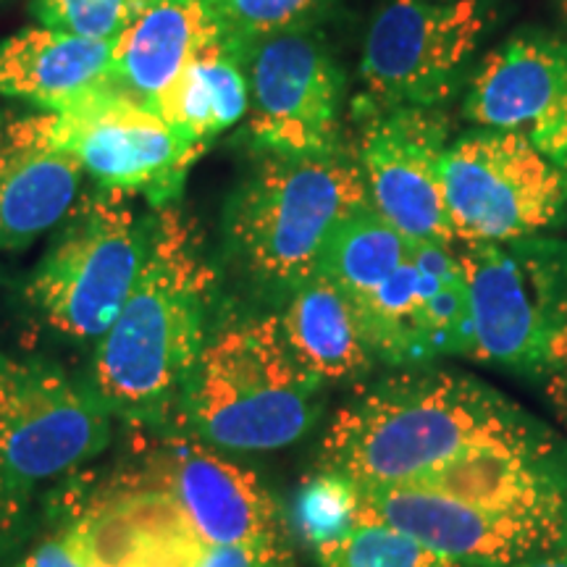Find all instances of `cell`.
Segmentation results:
<instances>
[{
    "mask_svg": "<svg viewBox=\"0 0 567 567\" xmlns=\"http://www.w3.org/2000/svg\"><path fill=\"white\" fill-rule=\"evenodd\" d=\"M473 358L534 381L567 415V243L523 237L460 245Z\"/></svg>",
    "mask_w": 567,
    "mask_h": 567,
    "instance_id": "cell-5",
    "label": "cell"
},
{
    "mask_svg": "<svg viewBox=\"0 0 567 567\" xmlns=\"http://www.w3.org/2000/svg\"><path fill=\"white\" fill-rule=\"evenodd\" d=\"M465 116L478 130L513 132L567 174V40L520 34L484 59Z\"/></svg>",
    "mask_w": 567,
    "mask_h": 567,
    "instance_id": "cell-15",
    "label": "cell"
},
{
    "mask_svg": "<svg viewBox=\"0 0 567 567\" xmlns=\"http://www.w3.org/2000/svg\"><path fill=\"white\" fill-rule=\"evenodd\" d=\"M551 450L542 423L473 375L402 371L339 410L318 467L358 486H408L473 457Z\"/></svg>",
    "mask_w": 567,
    "mask_h": 567,
    "instance_id": "cell-1",
    "label": "cell"
},
{
    "mask_svg": "<svg viewBox=\"0 0 567 567\" xmlns=\"http://www.w3.org/2000/svg\"><path fill=\"white\" fill-rule=\"evenodd\" d=\"M82 163L48 137L40 113L6 124L0 142V250L30 245L80 200Z\"/></svg>",
    "mask_w": 567,
    "mask_h": 567,
    "instance_id": "cell-17",
    "label": "cell"
},
{
    "mask_svg": "<svg viewBox=\"0 0 567 567\" xmlns=\"http://www.w3.org/2000/svg\"><path fill=\"white\" fill-rule=\"evenodd\" d=\"M126 488L153 496L208 544H289L281 507L243 465L205 444L174 442L142 460Z\"/></svg>",
    "mask_w": 567,
    "mask_h": 567,
    "instance_id": "cell-13",
    "label": "cell"
},
{
    "mask_svg": "<svg viewBox=\"0 0 567 567\" xmlns=\"http://www.w3.org/2000/svg\"><path fill=\"white\" fill-rule=\"evenodd\" d=\"M27 507V484L13 478L11 473L0 471V547L13 536L19 528L21 515Z\"/></svg>",
    "mask_w": 567,
    "mask_h": 567,
    "instance_id": "cell-29",
    "label": "cell"
},
{
    "mask_svg": "<svg viewBox=\"0 0 567 567\" xmlns=\"http://www.w3.org/2000/svg\"><path fill=\"white\" fill-rule=\"evenodd\" d=\"M82 520L95 555L118 567H292L289 544H208L126 486Z\"/></svg>",
    "mask_w": 567,
    "mask_h": 567,
    "instance_id": "cell-16",
    "label": "cell"
},
{
    "mask_svg": "<svg viewBox=\"0 0 567 567\" xmlns=\"http://www.w3.org/2000/svg\"><path fill=\"white\" fill-rule=\"evenodd\" d=\"M360 520L358 484L342 473L321 471L308 478L295 502V530L308 547H323Z\"/></svg>",
    "mask_w": 567,
    "mask_h": 567,
    "instance_id": "cell-26",
    "label": "cell"
},
{
    "mask_svg": "<svg viewBox=\"0 0 567 567\" xmlns=\"http://www.w3.org/2000/svg\"><path fill=\"white\" fill-rule=\"evenodd\" d=\"M413 243L371 208L352 210L337 226L318 264V274L360 302L410 258Z\"/></svg>",
    "mask_w": 567,
    "mask_h": 567,
    "instance_id": "cell-22",
    "label": "cell"
},
{
    "mask_svg": "<svg viewBox=\"0 0 567 567\" xmlns=\"http://www.w3.org/2000/svg\"><path fill=\"white\" fill-rule=\"evenodd\" d=\"M321 389L287 350L276 316L245 318L208 337L174 415L210 446L271 452L313 429Z\"/></svg>",
    "mask_w": 567,
    "mask_h": 567,
    "instance_id": "cell-3",
    "label": "cell"
},
{
    "mask_svg": "<svg viewBox=\"0 0 567 567\" xmlns=\"http://www.w3.org/2000/svg\"><path fill=\"white\" fill-rule=\"evenodd\" d=\"M360 517L405 530L465 567H509L567 544V513L509 509L423 486H358Z\"/></svg>",
    "mask_w": 567,
    "mask_h": 567,
    "instance_id": "cell-12",
    "label": "cell"
},
{
    "mask_svg": "<svg viewBox=\"0 0 567 567\" xmlns=\"http://www.w3.org/2000/svg\"><path fill=\"white\" fill-rule=\"evenodd\" d=\"M565 3H567V0H565Z\"/></svg>",
    "mask_w": 567,
    "mask_h": 567,
    "instance_id": "cell-33",
    "label": "cell"
},
{
    "mask_svg": "<svg viewBox=\"0 0 567 567\" xmlns=\"http://www.w3.org/2000/svg\"><path fill=\"white\" fill-rule=\"evenodd\" d=\"M87 544H90V538H87ZM87 567H118V565H113V563H109V559H103L101 555H95V549L90 547V559H87Z\"/></svg>",
    "mask_w": 567,
    "mask_h": 567,
    "instance_id": "cell-31",
    "label": "cell"
},
{
    "mask_svg": "<svg viewBox=\"0 0 567 567\" xmlns=\"http://www.w3.org/2000/svg\"><path fill=\"white\" fill-rule=\"evenodd\" d=\"M486 27L484 0H389L365 34L358 116L442 109L455 95Z\"/></svg>",
    "mask_w": 567,
    "mask_h": 567,
    "instance_id": "cell-7",
    "label": "cell"
},
{
    "mask_svg": "<svg viewBox=\"0 0 567 567\" xmlns=\"http://www.w3.org/2000/svg\"><path fill=\"white\" fill-rule=\"evenodd\" d=\"M450 142L442 109H394L363 116L354 153L368 203L410 243H457L442 182Z\"/></svg>",
    "mask_w": 567,
    "mask_h": 567,
    "instance_id": "cell-14",
    "label": "cell"
},
{
    "mask_svg": "<svg viewBox=\"0 0 567 567\" xmlns=\"http://www.w3.org/2000/svg\"><path fill=\"white\" fill-rule=\"evenodd\" d=\"M90 559V544H87V528H84L82 517L71 523L69 528L59 530V534L45 538L38 549L24 557L19 567H87Z\"/></svg>",
    "mask_w": 567,
    "mask_h": 567,
    "instance_id": "cell-28",
    "label": "cell"
},
{
    "mask_svg": "<svg viewBox=\"0 0 567 567\" xmlns=\"http://www.w3.org/2000/svg\"><path fill=\"white\" fill-rule=\"evenodd\" d=\"M276 321L287 350L321 386L358 379L373 365L350 297L321 274L289 289Z\"/></svg>",
    "mask_w": 567,
    "mask_h": 567,
    "instance_id": "cell-20",
    "label": "cell"
},
{
    "mask_svg": "<svg viewBox=\"0 0 567 567\" xmlns=\"http://www.w3.org/2000/svg\"><path fill=\"white\" fill-rule=\"evenodd\" d=\"M413 260L421 276V316L429 358L476 352L471 289L452 245L413 243Z\"/></svg>",
    "mask_w": 567,
    "mask_h": 567,
    "instance_id": "cell-23",
    "label": "cell"
},
{
    "mask_svg": "<svg viewBox=\"0 0 567 567\" xmlns=\"http://www.w3.org/2000/svg\"><path fill=\"white\" fill-rule=\"evenodd\" d=\"M3 134H6V118L0 116V142H3Z\"/></svg>",
    "mask_w": 567,
    "mask_h": 567,
    "instance_id": "cell-32",
    "label": "cell"
},
{
    "mask_svg": "<svg viewBox=\"0 0 567 567\" xmlns=\"http://www.w3.org/2000/svg\"><path fill=\"white\" fill-rule=\"evenodd\" d=\"M111 42L27 27L0 42V97L69 111L111 87Z\"/></svg>",
    "mask_w": 567,
    "mask_h": 567,
    "instance_id": "cell-19",
    "label": "cell"
},
{
    "mask_svg": "<svg viewBox=\"0 0 567 567\" xmlns=\"http://www.w3.org/2000/svg\"><path fill=\"white\" fill-rule=\"evenodd\" d=\"M221 38L203 0H147L113 42L111 84L155 109L189 61Z\"/></svg>",
    "mask_w": 567,
    "mask_h": 567,
    "instance_id": "cell-18",
    "label": "cell"
},
{
    "mask_svg": "<svg viewBox=\"0 0 567 567\" xmlns=\"http://www.w3.org/2000/svg\"><path fill=\"white\" fill-rule=\"evenodd\" d=\"M224 38L243 51L276 34L310 30L329 0H203Z\"/></svg>",
    "mask_w": 567,
    "mask_h": 567,
    "instance_id": "cell-25",
    "label": "cell"
},
{
    "mask_svg": "<svg viewBox=\"0 0 567 567\" xmlns=\"http://www.w3.org/2000/svg\"><path fill=\"white\" fill-rule=\"evenodd\" d=\"M247 140L264 155H318L342 147L344 76L310 30L252 45L245 55Z\"/></svg>",
    "mask_w": 567,
    "mask_h": 567,
    "instance_id": "cell-10",
    "label": "cell"
},
{
    "mask_svg": "<svg viewBox=\"0 0 567 567\" xmlns=\"http://www.w3.org/2000/svg\"><path fill=\"white\" fill-rule=\"evenodd\" d=\"M147 0H38L40 24L80 38L116 42Z\"/></svg>",
    "mask_w": 567,
    "mask_h": 567,
    "instance_id": "cell-27",
    "label": "cell"
},
{
    "mask_svg": "<svg viewBox=\"0 0 567 567\" xmlns=\"http://www.w3.org/2000/svg\"><path fill=\"white\" fill-rule=\"evenodd\" d=\"M109 439L111 413L92 386L0 352V471L30 486L95 457Z\"/></svg>",
    "mask_w": 567,
    "mask_h": 567,
    "instance_id": "cell-11",
    "label": "cell"
},
{
    "mask_svg": "<svg viewBox=\"0 0 567 567\" xmlns=\"http://www.w3.org/2000/svg\"><path fill=\"white\" fill-rule=\"evenodd\" d=\"M210 292L195 226L172 203L153 208L147 258L92 363V392L111 415L161 423L176 413L210 337Z\"/></svg>",
    "mask_w": 567,
    "mask_h": 567,
    "instance_id": "cell-2",
    "label": "cell"
},
{
    "mask_svg": "<svg viewBox=\"0 0 567 567\" xmlns=\"http://www.w3.org/2000/svg\"><path fill=\"white\" fill-rule=\"evenodd\" d=\"M509 567H567V544L565 547L542 551V555H534V557L523 559V563H515Z\"/></svg>",
    "mask_w": 567,
    "mask_h": 567,
    "instance_id": "cell-30",
    "label": "cell"
},
{
    "mask_svg": "<svg viewBox=\"0 0 567 567\" xmlns=\"http://www.w3.org/2000/svg\"><path fill=\"white\" fill-rule=\"evenodd\" d=\"M40 122L97 187L142 195L153 208L179 195L189 168L208 151L113 84L69 111H40Z\"/></svg>",
    "mask_w": 567,
    "mask_h": 567,
    "instance_id": "cell-9",
    "label": "cell"
},
{
    "mask_svg": "<svg viewBox=\"0 0 567 567\" xmlns=\"http://www.w3.org/2000/svg\"><path fill=\"white\" fill-rule=\"evenodd\" d=\"M363 205L358 153L266 155L226 205V237L255 281L289 292L318 274L331 234Z\"/></svg>",
    "mask_w": 567,
    "mask_h": 567,
    "instance_id": "cell-4",
    "label": "cell"
},
{
    "mask_svg": "<svg viewBox=\"0 0 567 567\" xmlns=\"http://www.w3.org/2000/svg\"><path fill=\"white\" fill-rule=\"evenodd\" d=\"M318 567H465L405 530L360 517L344 536L316 549Z\"/></svg>",
    "mask_w": 567,
    "mask_h": 567,
    "instance_id": "cell-24",
    "label": "cell"
},
{
    "mask_svg": "<svg viewBox=\"0 0 567 567\" xmlns=\"http://www.w3.org/2000/svg\"><path fill=\"white\" fill-rule=\"evenodd\" d=\"M442 182L460 245L536 237L567 205V174L513 132L473 130L452 140Z\"/></svg>",
    "mask_w": 567,
    "mask_h": 567,
    "instance_id": "cell-8",
    "label": "cell"
},
{
    "mask_svg": "<svg viewBox=\"0 0 567 567\" xmlns=\"http://www.w3.org/2000/svg\"><path fill=\"white\" fill-rule=\"evenodd\" d=\"M239 45L221 38L189 61L174 87L155 103V111L189 140L210 142L231 130L250 109V84Z\"/></svg>",
    "mask_w": 567,
    "mask_h": 567,
    "instance_id": "cell-21",
    "label": "cell"
},
{
    "mask_svg": "<svg viewBox=\"0 0 567 567\" xmlns=\"http://www.w3.org/2000/svg\"><path fill=\"white\" fill-rule=\"evenodd\" d=\"M61 224L27 297L53 331L90 342L111 329L130 300L151 247L153 213H140L132 195L97 187Z\"/></svg>",
    "mask_w": 567,
    "mask_h": 567,
    "instance_id": "cell-6",
    "label": "cell"
}]
</instances>
